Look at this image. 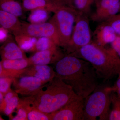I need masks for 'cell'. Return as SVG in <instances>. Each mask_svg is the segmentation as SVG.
Here are the masks:
<instances>
[{"label": "cell", "instance_id": "5b68a950", "mask_svg": "<svg viewBox=\"0 0 120 120\" xmlns=\"http://www.w3.org/2000/svg\"><path fill=\"white\" fill-rule=\"evenodd\" d=\"M49 20L56 26L58 32L60 47L64 50L67 47L72 35L74 23L79 12L67 5L58 8Z\"/></svg>", "mask_w": 120, "mask_h": 120}, {"label": "cell", "instance_id": "9a60e30c", "mask_svg": "<svg viewBox=\"0 0 120 120\" xmlns=\"http://www.w3.org/2000/svg\"><path fill=\"white\" fill-rule=\"evenodd\" d=\"M0 24L1 27L11 32L15 36L22 34V22L18 17L1 10H0Z\"/></svg>", "mask_w": 120, "mask_h": 120}, {"label": "cell", "instance_id": "277c9868", "mask_svg": "<svg viewBox=\"0 0 120 120\" xmlns=\"http://www.w3.org/2000/svg\"><path fill=\"white\" fill-rule=\"evenodd\" d=\"M113 92L112 87H97L84 98V120H109Z\"/></svg>", "mask_w": 120, "mask_h": 120}, {"label": "cell", "instance_id": "83f0119b", "mask_svg": "<svg viewBox=\"0 0 120 120\" xmlns=\"http://www.w3.org/2000/svg\"><path fill=\"white\" fill-rule=\"evenodd\" d=\"M105 22L113 28L116 34L120 35V15H115Z\"/></svg>", "mask_w": 120, "mask_h": 120}, {"label": "cell", "instance_id": "4fadbf2b", "mask_svg": "<svg viewBox=\"0 0 120 120\" xmlns=\"http://www.w3.org/2000/svg\"><path fill=\"white\" fill-rule=\"evenodd\" d=\"M113 28L106 22H101L94 33V43L101 46L111 44L117 37Z\"/></svg>", "mask_w": 120, "mask_h": 120}, {"label": "cell", "instance_id": "7a4b0ae2", "mask_svg": "<svg viewBox=\"0 0 120 120\" xmlns=\"http://www.w3.org/2000/svg\"><path fill=\"white\" fill-rule=\"evenodd\" d=\"M79 97L71 86L56 76L30 97L35 107L46 114L58 111Z\"/></svg>", "mask_w": 120, "mask_h": 120}, {"label": "cell", "instance_id": "2e32d148", "mask_svg": "<svg viewBox=\"0 0 120 120\" xmlns=\"http://www.w3.org/2000/svg\"><path fill=\"white\" fill-rule=\"evenodd\" d=\"M0 8L17 17L22 16L24 11L22 6L15 0H0Z\"/></svg>", "mask_w": 120, "mask_h": 120}, {"label": "cell", "instance_id": "5bb4252c", "mask_svg": "<svg viewBox=\"0 0 120 120\" xmlns=\"http://www.w3.org/2000/svg\"><path fill=\"white\" fill-rule=\"evenodd\" d=\"M31 76L48 83L56 76L54 69L48 65H35L28 67L22 76Z\"/></svg>", "mask_w": 120, "mask_h": 120}, {"label": "cell", "instance_id": "ba28073f", "mask_svg": "<svg viewBox=\"0 0 120 120\" xmlns=\"http://www.w3.org/2000/svg\"><path fill=\"white\" fill-rule=\"evenodd\" d=\"M84 98L79 97L56 112L49 114L50 120H83Z\"/></svg>", "mask_w": 120, "mask_h": 120}, {"label": "cell", "instance_id": "f546056e", "mask_svg": "<svg viewBox=\"0 0 120 120\" xmlns=\"http://www.w3.org/2000/svg\"><path fill=\"white\" fill-rule=\"evenodd\" d=\"M17 93L15 92V91H13L11 89V90L5 95L4 100L1 103H0V110L1 112H3L7 103Z\"/></svg>", "mask_w": 120, "mask_h": 120}, {"label": "cell", "instance_id": "484cf974", "mask_svg": "<svg viewBox=\"0 0 120 120\" xmlns=\"http://www.w3.org/2000/svg\"><path fill=\"white\" fill-rule=\"evenodd\" d=\"M14 78L4 77H0V92L5 96L11 90V85L13 83Z\"/></svg>", "mask_w": 120, "mask_h": 120}, {"label": "cell", "instance_id": "52a82bcc", "mask_svg": "<svg viewBox=\"0 0 120 120\" xmlns=\"http://www.w3.org/2000/svg\"><path fill=\"white\" fill-rule=\"evenodd\" d=\"M22 34L38 38L46 37L52 39L60 46V40L56 26L52 22L42 23H30L22 22Z\"/></svg>", "mask_w": 120, "mask_h": 120}, {"label": "cell", "instance_id": "ac0fdd59", "mask_svg": "<svg viewBox=\"0 0 120 120\" xmlns=\"http://www.w3.org/2000/svg\"><path fill=\"white\" fill-rule=\"evenodd\" d=\"M0 62L3 68L12 70H23L31 66L29 58L27 57L13 60H3Z\"/></svg>", "mask_w": 120, "mask_h": 120}, {"label": "cell", "instance_id": "ffe728a7", "mask_svg": "<svg viewBox=\"0 0 120 120\" xmlns=\"http://www.w3.org/2000/svg\"><path fill=\"white\" fill-rule=\"evenodd\" d=\"M60 47L52 40L49 38L41 37L38 38L30 52H37L55 49Z\"/></svg>", "mask_w": 120, "mask_h": 120}, {"label": "cell", "instance_id": "e0dca14e", "mask_svg": "<svg viewBox=\"0 0 120 120\" xmlns=\"http://www.w3.org/2000/svg\"><path fill=\"white\" fill-rule=\"evenodd\" d=\"M120 9V2L113 5L105 10L95 12L91 16V19L94 22H105L107 19L116 15Z\"/></svg>", "mask_w": 120, "mask_h": 120}, {"label": "cell", "instance_id": "30bf717a", "mask_svg": "<svg viewBox=\"0 0 120 120\" xmlns=\"http://www.w3.org/2000/svg\"><path fill=\"white\" fill-rule=\"evenodd\" d=\"M58 47L55 49L35 52L29 58L31 66L55 64L65 56Z\"/></svg>", "mask_w": 120, "mask_h": 120}, {"label": "cell", "instance_id": "f1b7e54d", "mask_svg": "<svg viewBox=\"0 0 120 120\" xmlns=\"http://www.w3.org/2000/svg\"><path fill=\"white\" fill-rule=\"evenodd\" d=\"M17 114L11 119L12 120H27V113L26 110L24 107L20 103L16 107Z\"/></svg>", "mask_w": 120, "mask_h": 120}, {"label": "cell", "instance_id": "8fae6325", "mask_svg": "<svg viewBox=\"0 0 120 120\" xmlns=\"http://www.w3.org/2000/svg\"><path fill=\"white\" fill-rule=\"evenodd\" d=\"M69 0H22L24 11H33L42 9L54 12L60 7L68 6Z\"/></svg>", "mask_w": 120, "mask_h": 120}, {"label": "cell", "instance_id": "6da1fadb", "mask_svg": "<svg viewBox=\"0 0 120 120\" xmlns=\"http://www.w3.org/2000/svg\"><path fill=\"white\" fill-rule=\"evenodd\" d=\"M56 76L71 86L79 97L85 98L98 87L95 70L86 60L67 54L55 63Z\"/></svg>", "mask_w": 120, "mask_h": 120}, {"label": "cell", "instance_id": "4316f807", "mask_svg": "<svg viewBox=\"0 0 120 120\" xmlns=\"http://www.w3.org/2000/svg\"><path fill=\"white\" fill-rule=\"evenodd\" d=\"M120 2V0H97L95 2L97 8L95 12L103 11Z\"/></svg>", "mask_w": 120, "mask_h": 120}, {"label": "cell", "instance_id": "3957f363", "mask_svg": "<svg viewBox=\"0 0 120 120\" xmlns=\"http://www.w3.org/2000/svg\"><path fill=\"white\" fill-rule=\"evenodd\" d=\"M90 62L98 79L108 80L120 72V60L111 47L106 49L92 41L69 54Z\"/></svg>", "mask_w": 120, "mask_h": 120}, {"label": "cell", "instance_id": "8992f818", "mask_svg": "<svg viewBox=\"0 0 120 120\" xmlns=\"http://www.w3.org/2000/svg\"><path fill=\"white\" fill-rule=\"evenodd\" d=\"M75 23L71 39L64 49L66 55L73 53L92 41L87 15L79 12Z\"/></svg>", "mask_w": 120, "mask_h": 120}, {"label": "cell", "instance_id": "836d02e7", "mask_svg": "<svg viewBox=\"0 0 120 120\" xmlns=\"http://www.w3.org/2000/svg\"><path fill=\"white\" fill-rule=\"evenodd\" d=\"M4 95L2 92H0V103H1L4 98Z\"/></svg>", "mask_w": 120, "mask_h": 120}, {"label": "cell", "instance_id": "e575fe53", "mask_svg": "<svg viewBox=\"0 0 120 120\" xmlns=\"http://www.w3.org/2000/svg\"><path fill=\"white\" fill-rule=\"evenodd\" d=\"M94 0V2H95V1H96L97 0Z\"/></svg>", "mask_w": 120, "mask_h": 120}, {"label": "cell", "instance_id": "cb8c5ba5", "mask_svg": "<svg viewBox=\"0 0 120 120\" xmlns=\"http://www.w3.org/2000/svg\"><path fill=\"white\" fill-rule=\"evenodd\" d=\"M20 100V98H19L17 93L7 103L2 112L6 116H9L11 119V118L12 114L17 107Z\"/></svg>", "mask_w": 120, "mask_h": 120}, {"label": "cell", "instance_id": "d6986e66", "mask_svg": "<svg viewBox=\"0 0 120 120\" xmlns=\"http://www.w3.org/2000/svg\"><path fill=\"white\" fill-rule=\"evenodd\" d=\"M38 39L24 34L15 36V41L19 47L25 52H30Z\"/></svg>", "mask_w": 120, "mask_h": 120}, {"label": "cell", "instance_id": "d6a6232c", "mask_svg": "<svg viewBox=\"0 0 120 120\" xmlns=\"http://www.w3.org/2000/svg\"><path fill=\"white\" fill-rule=\"evenodd\" d=\"M7 31H8L7 30H5L4 28L1 27L0 28V42L4 41L6 39L8 38L7 37Z\"/></svg>", "mask_w": 120, "mask_h": 120}, {"label": "cell", "instance_id": "1f68e13d", "mask_svg": "<svg viewBox=\"0 0 120 120\" xmlns=\"http://www.w3.org/2000/svg\"><path fill=\"white\" fill-rule=\"evenodd\" d=\"M118 78L115 85L112 87L113 92H116L118 97L120 98V72L118 73Z\"/></svg>", "mask_w": 120, "mask_h": 120}, {"label": "cell", "instance_id": "7402d4cb", "mask_svg": "<svg viewBox=\"0 0 120 120\" xmlns=\"http://www.w3.org/2000/svg\"><path fill=\"white\" fill-rule=\"evenodd\" d=\"M112 109L110 111L109 120H120V98L116 92L112 94Z\"/></svg>", "mask_w": 120, "mask_h": 120}, {"label": "cell", "instance_id": "44dd1931", "mask_svg": "<svg viewBox=\"0 0 120 120\" xmlns=\"http://www.w3.org/2000/svg\"><path fill=\"white\" fill-rule=\"evenodd\" d=\"M94 2V0H71V6L79 12L87 15Z\"/></svg>", "mask_w": 120, "mask_h": 120}, {"label": "cell", "instance_id": "603a6c76", "mask_svg": "<svg viewBox=\"0 0 120 120\" xmlns=\"http://www.w3.org/2000/svg\"><path fill=\"white\" fill-rule=\"evenodd\" d=\"M29 17L31 23L38 24L44 22L48 17L47 12L45 9H39L32 11Z\"/></svg>", "mask_w": 120, "mask_h": 120}, {"label": "cell", "instance_id": "7c38bea8", "mask_svg": "<svg viewBox=\"0 0 120 120\" xmlns=\"http://www.w3.org/2000/svg\"><path fill=\"white\" fill-rule=\"evenodd\" d=\"M0 53L2 60L27 58L25 51L19 47L11 35L8 36L1 46Z\"/></svg>", "mask_w": 120, "mask_h": 120}, {"label": "cell", "instance_id": "4dcf8cb0", "mask_svg": "<svg viewBox=\"0 0 120 120\" xmlns=\"http://www.w3.org/2000/svg\"><path fill=\"white\" fill-rule=\"evenodd\" d=\"M111 45V47L116 52L120 60V36H117Z\"/></svg>", "mask_w": 120, "mask_h": 120}, {"label": "cell", "instance_id": "d4e9b609", "mask_svg": "<svg viewBox=\"0 0 120 120\" xmlns=\"http://www.w3.org/2000/svg\"><path fill=\"white\" fill-rule=\"evenodd\" d=\"M27 68L22 70H15L7 69L3 68L0 62V77H8L16 78L22 76Z\"/></svg>", "mask_w": 120, "mask_h": 120}, {"label": "cell", "instance_id": "9c48e42d", "mask_svg": "<svg viewBox=\"0 0 120 120\" xmlns=\"http://www.w3.org/2000/svg\"><path fill=\"white\" fill-rule=\"evenodd\" d=\"M40 79L31 76H22L14 78L13 86L15 92L26 97L36 94L46 84Z\"/></svg>", "mask_w": 120, "mask_h": 120}]
</instances>
